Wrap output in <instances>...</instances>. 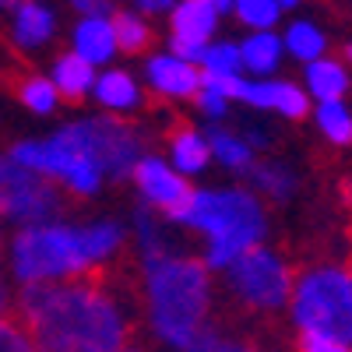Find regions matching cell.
<instances>
[{
	"label": "cell",
	"instance_id": "30bf717a",
	"mask_svg": "<svg viewBox=\"0 0 352 352\" xmlns=\"http://www.w3.org/2000/svg\"><path fill=\"white\" fill-rule=\"evenodd\" d=\"M134 180H138L141 194L148 197L166 219H176V222L187 219L190 204H194V197H197V190H194L190 184H184L173 169H166L159 159H141V162L134 166Z\"/></svg>",
	"mask_w": 352,
	"mask_h": 352
},
{
	"label": "cell",
	"instance_id": "44dd1931",
	"mask_svg": "<svg viewBox=\"0 0 352 352\" xmlns=\"http://www.w3.org/2000/svg\"><path fill=\"white\" fill-rule=\"evenodd\" d=\"M282 46L296 56V60L314 64V60H320V56H324L328 39H324V32H320L314 21H292L289 32H285V39H282Z\"/></svg>",
	"mask_w": 352,
	"mask_h": 352
},
{
	"label": "cell",
	"instance_id": "9c48e42d",
	"mask_svg": "<svg viewBox=\"0 0 352 352\" xmlns=\"http://www.w3.org/2000/svg\"><path fill=\"white\" fill-rule=\"evenodd\" d=\"M88 138V152L99 162L102 173H109L113 184H124L134 176V166L141 162V134L134 124L116 120V116H102V120H88L81 124Z\"/></svg>",
	"mask_w": 352,
	"mask_h": 352
},
{
	"label": "cell",
	"instance_id": "8992f818",
	"mask_svg": "<svg viewBox=\"0 0 352 352\" xmlns=\"http://www.w3.org/2000/svg\"><path fill=\"white\" fill-rule=\"evenodd\" d=\"M11 159L43 176L64 180L74 194H92L102 180V169L92 159V152H88V138L81 124L64 127L53 141H21L14 144Z\"/></svg>",
	"mask_w": 352,
	"mask_h": 352
},
{
	"label": "cell",
	"instance_id": "ffe728a7",
	"mask_svg": "<svg viewBox=\"0 0 352 352\" xmlns=\"http://www.w3.org/2000/svg\"><path fill=\"white\" fill-rule=\"evenodd\" d=\"M240 60L243 67H250L254 74H272L282 60V39L272 32H254L243 46H240Z\"/></svg>",
	"mask_w": 352,
	"mask_h": 352
},
{
	"label": "cell",
	"instance_id": "f35d334b",
	"mask_svg": "<svg viewBox=\"0 0 352 352\" xmlns=\"http://www.w3.org/2000/svg\"><path fill=\"white\" fill-rule=\"evenodd\" d=\"M289 8H300V0H278V11H289Z\"/></svg>",
	"mask_w": 352,
	"mask_h": 352
},
{
	"label": "cell",
	"instance_id": "83f0119b",
	"mask_svg": "<svg viewBox=\"0 0 352 352\" xmlns=\"http://www.w3.org/2000/svg\"><path fill=\"white\" fill-rule=\"evenodd\" d=\"M247 173H250V180H254L257 187H264L272 197H289V194H292V176H289L285 169H278L275 162H257V159H254V166H250Z\"/></svg>",
	"mask_w": 352,
	"mask_h": 352
},
{
	"label": "cell",
	"instance_id": "4dcf8cb0",
	"mask_svg": "<svg viewBox=\"0 0 352 352\" xmlns=\"http://www.w3.org/2000/svg\"><path fill=\"white\" fill-rule=\"evenodd\" d=\"M194 102H197V109L212 113V116H219V113L226 109V92L215 85L212 74H204V71H201V85H197V92H194Z\"/></svg>",
	"mask_w": 352,
	"mask_h": 352
},
{
	"label": "cell",
	"instance_id": "8d00e7d4",
	"mask_svg": "<svg viewBox=\"0 0 352 352\" xmlns=\"http://www.w3.org/2000/svg\"><path fill=\"white\" fill-rule=\"evenodd\" d=\"M208 4L222 14V11H232V4H236V0H208Z\"/></svg>",
	"mask_w": 352,
	"mask_h": 352
},
{
	"label": "cell",
	"instance_id": "8fae6325",
	"mask_svg": "<svg viewBox=\"0 0 352 352\" xmlns=\"http://www.w3.org/2000/svg\"><path fill=\"white\" fill-rule=\"evenodd\" d=\"M219 11L208 0H184L173 11V53L176 60H197L208 36L215 32Z\"/></svg>",
	"mask_w": 352,
	"mask_h": 352
},
{
	"label": "cell",
	"instance_id": "5bb4252c",
	"mask_svg": "<svg viewBox=\"0 0 352 352\" xmlns=\"http://www.w3.org/2000/svg\"><path fill=\"white\" fill-rule=\"evenodd\" d=\"M148 74H152V85L159 88V96H190L197 92L201 85V71L176 60V56H155L148 64Z\"/></svg>",
	"mask_w": 352,
	"mask_h": 352
},
{
	"label": "cell",
	"instance_id": "9a60e30c",
	"mask_svg": "<svg viewBox=\"0 0 352 352\" xmlns=\"http://www.w3.org/2000/svg\"><path fill=\"white\" fill-rule=\"evenodd\" d=\"M92 64L81 60L78 53H64L56 60V71H53V88H56V99L67 102V106H81L85 92L92 88Z\"/></svg>",
	"mask_w": 352,
	"mask_h": 352
},
{
	"label": "cell",
	"instance_id": "7c38bea8",
	"mask_svg": "<svg viewBox=\"0 0 352 352\" xmlns=\"http://www.w3.org/2000/svg\"><path fill=\"white\" fill-rule=\"evenodd\" d=\"M159 141L169 148V155L176 159V166L180 169H187V173H197V169H204L208 166V159H212V152H208V141H204L184 116H173L169 120V127H162V134H159Z\"/></svg>",
	"mask_w": 352,
	"mask_h": 352
},
{
	"label": "cell",
	"instance_id": "4fadbf2b",
	"mask_svg": "<svg viewBox=\"0 0 352 352\" xmlns=\"http://www.w3.org/2000/svg\"><path fill=\"white\" fill-rule=\"evenodd\" d=\"M0 88L11 92L21 106L36 109V113H50L56 102H60L53 81H46V78H39L32 71H0Z\"/></svg>",
	"mask_w": 352,
	"mask_h": 352
},
{
	"label": "cell",
	"instance_id": "74e56055",
	"mask_svg": "<svg viewBox=\"0 0 352 352\" xmlns=\"http://www.w3.org/2000/svg\"><path fill=\"white\" fill-rule=\"evenodd\" d=\"M342 64H345V67H352V43L342 50Z\"/></svg>",
	"mask_w": 352,
	"mask_h": 352
},
{
	"label": "cell",
	"instance_id": "6da1fadb",
	"mask_svg": "<svg viewBox=\"0 0 352 352\" xmlns=\"http://www.w3.org/2000/svg\"><path fill=\"white\" fill-rule=\"evenodd\" d=\"M11 307L36 352H124L141 342L144 268L131 247L56 282H28Z\"/></svg>",
	"mask_w": 352,
	"mask_h": 352
},
{
	"label": "cell",
	"instance_id": "277c9868",
	"mask_svg": "<svg viewBox=\"0 0 352 352\" xmlns=\"http://www.w3.org/2000/svg\"><path fill=\"white\" fill-rule=\"evenodd\" d=\"M300 331H317L352 345V278L335 264L307 268L289 296Z\"/></svg>",
	"mask_w": 352,
	"mask_h": 352
},
{
	"label": "cell",
	"instance_id": "603a6c76",
	"mask_svg": "<svg viewBox=\"0 0 352 352\" xmlns=\"http://www.w3.org/2000/svg\"><path fill=\"white\" fill-rule=\"evenodd\" d=\"M208 152H215L226 166H232V169H243V173L254 166L250 144H247V141H240L232 131H222V127L208 131Z\"/></svg>",
	"mask_w": 352,
	"mask_h": 352
},
{
	"label": "cell",
	"instance_id": "ab89813d",
	"mask_svg": "<svg viewBox=\"0 0 352 352\" xmlns=\"http://www.w3.org/2000/svg\"><path fill=\"white\" fill-rule=\"evenodd\" d=\"M345 275H349V278H352V264H349V272H345Z\"/></svg>",
	"mask_w": 352,
	"mask_h": 352
},
{
	"label": "cell",
	"instance_id": "52a82bcc",
	"mask_svg": "<svg viewBox=\"0 0 352 352\" xmlns=\"http://www.w3.org/2000/svg\"><path fill=\"white\" fill-rule=\"evenodd\" d=\"M226 289L243 314L272 317L292 296V272L275 250L250 247L226 268Z\"/></svg>",
	"mask_w": 352,
	"mask_h": 352
},
{
	"label": "cell",
	"instance_id": "f1b7e54d",
	"mask_svg": "<svg viewBox=\"0 0 352 352\" xmlns=\"http://www.w3.org/2000/svg\"><path fill=\"white\" fill-rule=\"evenodd\" d=\"M278 113H285L289 120H303V116L310 113V102H307V92H300L296 85L289 81H278V102H275Z\"/></svg>",
	"mask_w": 352,
	"mask_h": 352
},
{
	"label": "cell",
	"instance_id": "4316f807",
	"mask_svg": "<svg viewBox=\"0 0 352 352\" xmlns=\"http://www.w3.org/2000/svg\"><path fill=\"white\" fill-rule=\"evenodd\" d=\"M0 352H36L25 320H21V314L14 307L8 314H0Z\"/></svg>",
	"mask_w": 352,
	"mask_h": 352
},
{
	"label": "cell",
	"instance_id": "d6a6232c",
	"mask_svg": "<svg viewBox=\"0 0 352 352\" xmlns=\"http://www.w3.org/2000/svg\"><path fill=\"white\" fill-rule=\"evenodd\" d=\"M296 352H352V345L328 338V335H317V331H300L296 335Z\"/></svg>",
	"mask_w": 352,
	"mask_h": 352
},
{
	"label": "cell",
	"instance_id": "ba28073f",
	"mask_svg": "<svg viewBox=\"0 0 352 352\" xmlns=\"http://www.w3.org/2000/svg\"><path fill=\"white\" fill-rule=\"evenodd\" d=\"M88 261L81 250V229L64 226H28L14 236V275L28 282H56L85 272Z\"/></svg>",
	"mask_w": 352,
	"mask_h": 352
},
{
	"label": "cell",
	"instance_id": "d590c367",
	"mask_svg": "<svg viewBox=\"0 0 352 352\" xmlns=\"http://www.w3.org/2000/svg\"><path fill=\"white\" fill-rule=\"evenodd\" d=\"M138 4H141V11H148V14H155V11H166V8L173 4V0H138Z\"/></svg>",
	"mask_w": 352,
	"mask_h": 352
},
{
	"label": "cell",
	"instance_id": "d6986e66",
	"mask_svg": "<svg viewBox=\"0 0 352 352\" xmlns=\"http://www.w3.org/2000/svg\"><path fill=\"white\" fill-rule=\"evenodd\" d=\"M53 36V14L43 4L25 0L18 8V21H14V39L18 46H43Z\"/></svg>",
	"mask_w": 352,
	"mask_h": 352
},
{
	"label": "cell",
	"instance_id": "5b68a950",
	"mask_svg": "<svg viewBox=\"0 0 352 352\" xmlns=\"http://www.w3.org/2000/svg\"><path fill=\"white\" fill-rule=\"evenodd\" d=\"M81 194L60 187L53 176H43L14 162L11 155H0V219L18 222H46L60 219L78 208Z\"/></svg>",
	"mask_w": 352,
	"mask_h": 352
},
{
	"label": "cell",
	"instance_id": "1f68e13d",
	"mask_svg": "<svg viewBox=\"0 0 352 352\" xmlns=\"http://www.w3.org/2000/svg\"><path fill=\"white\" fill-rule=\"evenodd\" d=\"M215 352H278V349H272L268 342L261 338V331H250V335H236V338H219V345H215Z\"/></svg>",
	"mask_w": 352,
	"mask_h": 352
},
{
	"label": "cell",
	"instance_id": "e0dca14e",
	"mask_svg": "<svg viewBox=\"0 0 352 352\" xmlns=\"http://www.w3.org/2000/svg\"><path fill=\"white\" fill-rule=\"evenodd\" d=\"M74 53L88 64H102L116 53V43H113V28L106 18H85L74 32Z\"/></svg>",
	"mask_w": 352,
	"mask_h": 352
},
{
	"label": "cell",
	"instance_id": "7a4b0ae2",
	"mask_svg": "<svg viewBox=\"0 0 352 352\" xmlns=\"http://www.w3.org/2000/svg\"><path fill=\"white\" fill-rule=\"evenodd\" d=\"M144 268V307L162 342L187 349L212 314V272L201 257L152 254Z\"/></svg>",
	"mask_w": 352,
	"mask_h": 352
},
{
	"label": "cell",
	"instance_id": "836d02e7",
	"mask_svg": "<svg viewBox=\"0 0 352 352\" xmlns=\"http://www.w3.org/2000/svg\"><path fill=\"white\" fill-rule=\"evenodd\" d=\"M71 4L88 18H102V11H106V0H71Z\"/></svg>",
	"mask_w": 352,
	"mask_h": 352
},
{
	"label": "cell",
	"instance_id": "ac0fdd59",
	"mask_svg": "<svg viewBox=\"0 0 352 352\" xmlns=\"http://www.w3.org/2000/svg\"><path fill=\"white\" fill-rule=\"evenodd\" d=\"M109 28H113L116 50L127 53V56H141V53H148V50L155 46V32H152V28L144 25L141 18H134V14H127V11H116L113 21H109Z\"/></svg>",
	"mask_w": 352,
	"mask_h": 352
},
{
	"label": "cell",
	"instance_id": "7402d4cb",
	"mask_svg": "<svg viewBox=\"0 0 352 352\" xmlns=\"http://www.w3.org/2000/svg\"><path fill=\"white\" fill-rule=\"evenodd\" d=\"M96 96H99V102H106L113 109H124V106H134L141 99V88L131 81L127 71H109L96 81Z\"/></svg>",
	"mask_w": 352,
	"mask_h": 352
},
{
	"label": "cell",
	"instance_id": "484cf974",
	"mask_svg": "<svg viewBox=\"0 0 352 352\" xmlns=\"http://www.w3.org/2000/svg\"><path fill=\"white\" fill-rule=\"evenodd\" d=\"M232 11H236V18L250 28H257V32H268V28L278 21V0H236L232 4Z\"/></svg>",
	"mask_w": 352,
	"mask_h": 352
},
{
	"label": "cell",
	"instance_id": "e575fe53",
	"mask_svg": "<svg viewBox=\"0 0 352 352\" xmlns=\"http://www.w3.org/2000/svg\"><path fill=\"white\" fill-rule=\"evenodd\" d=\"M11 310V292H8V282H4V264H0V314Z\"/></svg>",
	"mask_w": 352,
	"mask_h": 352
},
{
	"label": "cell",
	"instance_id": "3957f363",
	"mask_svg": "<svg viewBox=\"0 0 352 352\" xmlns=\"http://www.w3.org/2000/svg\"><path fill=\"white\" fill-rule=\"evenodd\" d=\"M190 226L204 229L212 236L208 247V268H229L240 254L257 247L264 236V208L250 190H197L187 219Z\"/></svg>",
	"mask_w": 352,
	"mask_h": 352
},
{
	"label": "cell",
	"instance_id": "2e32d148",
	"mask_svg": "<svg viewBox=\"0 0 352 352\" xmlns=\"http://www.w3.org/2000/svg\"><path fill=\"white\" fill-rule=\"evenodd\" d=\"M307 85L317 102H342V96L349 92V67L335 56H320L307 64Z\"/></svg>",
	"mask_w": 352,
	"mask_h": 352
},
{
	"label": "cell",
	"instance_id": "d4e9b609",
	"mask_svg": "<svg viewBox=\"0 0 352 352\" xmlns=\"http://www.w3.org/2000/svg\"><path fill=\"white\" fill-rule=\"evenodd\" d=\"M197 60H201V71H208V74H226V78H236V71L243 67L240 46H229V43L204 46Z\"/></svg>",
	"mask_w": 352,
	"mask_h": 352
},
{
	"label": "cell",
	"instance_id": "f546056e",
	"mask_svg": "<svg viewBox=\"0 0 352 352\" xmlns=\"http://www.w3.org/2000/svg\"><path fill=\"white\" fill-rule=\"evenodd\" d=\"M236 99H243L250 106H261V109H275V102H278V81H254V85L240 81Z\"/></svg>",
	"mask_w": 352,
	"mask_h": 352
},
{
	"label": "cell",
	"instance_id": "cb8c5ba5",
	"mask_svg": "<svg viewBox=\"0 0 352 352\" xmlns=\"http://www.w3.org/2000/svg\"><path fill=\"white\" fill-rule=\"evenodd\" d=\"M317 124L331 144H352V113L345 109V102H320Z\"/></svg>",
	"mask_w": 352,
	"mask_h": 352
}]
</instances>
